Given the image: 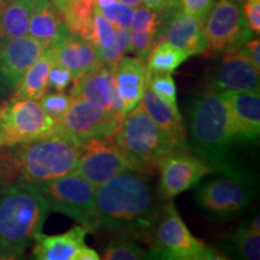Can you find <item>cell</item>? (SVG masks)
Masks as SVG:
<instances>
[{
    "label": "cell",
    "mask_w": 260,
    "mask_h": 260,
    "mask_svg": "<svg viewBox=\"0 0 260 260\" xmlns=\"http://www.w3.org/2000/svg\"><path fill=\"white\" fill-rule=\"evenodd\" d=\"M160 207L144 169L123 171L95 188L99 229L118 236L146 241Z\"/></svg>",
    "instance_id": "1"
},
{
    "label": "cell",
    "mask_w": 260,
    "mask_h": 260,
    "mask_svg": "<svg viewBox=\"0 0 260 260\" xmlns=\"http://www.w3.org/2000/svg\"><path fill=\"white\" fill-rule=\"evenodd\" d=\"M187 142L189 151L209 162L213 170L245 183H254L252 172L236 155V146L243 142L234 130L220 92L207 88L191 102Z\"/></svg>",
    "instance_id": "2"
},
{
    "label": "cell",
    "mask_w": 260,
    "mask_h": 260,
    "mask_svg": "<svg viewBox=\"0 0 260 260\" xmlns=\"http://www.w3.org/2000/svg\"><path fill=\"white\" fill-rule=\"evenodd\" d=\"M83 144L56 132L0 152V188L12 183L41 184L73 174Z\"/></svg>",
    "instance_id": "3"
},
{
    "label": "cell",
    "mask_w": 260,
    "mask_h": 260,
    "mask_svg": "<svg viewBox=\"0 0 260 260\" xmlns=\"http://www.w3.org/2000/svg\"><path fill=\"white\" fill-rule=\"evenodd\" d=\"M50 211L37 184L0 188V259L21 258L41 233Z\"/></svg>",
    "instance_id": "4"
},
{
    "label": "cell",
    "mask_w": 260,
    "mask_h": 260,
    "mask_svg": "<svg viewBox=\"0 0 260 260\" xmlns=\"http://www.w3.org/2000/svg\"><path fill=\"white\" fill-rule=\"evenodd\" d=\"M113 141L139 168L147 170L171 152L181 149L138 105L122 119Z\"/></svg>",
    "instance_id": "5"
},
{
    "label": "cell",
    "mask_w": 260,
    "mask_h": 260,
    "mask_svg": "<svg viewBox=\"0 0 260 260\" xmlns=\"http://www.w3.org/2000/svg\"><path fill=\"white\" fill-rule=\"evenodd\" d=\"M146 242L151 245L152 253L161 259H224V256H219L216 251L193 236L172 203L160 207Z\"/></svg>",
    "instance_id": "6"
},
{
    "label": "cell",
    "mask_w": 260,
    "mask_h": 260,
    "mask_svg": "<svg viewBox=\"0 0 260 260\" xmlns=\"http://www.w3.org/2000/svg\"><path fill=\"white\" fill-rule=\"evenodd\" d=\"M56 130L57 121L39 102L11 96L0 104V148L28 144Z\"/></svg>",
    "instance_id": "7"
},
{
    "label": "cell",
    "mask_w": 260,
    "mask_h": 260,
    "mask_svg": "<svg viewBox=\"0 0 260 260\" xmlns=\"http://www.w3.org/2000/svg\"><path fill=\"white\" fill-rule=\"evenodd\" d=\"M50 210L63 213L86 228L88 233L99 230L95 210V188L76 174L38 184Z\"/></svg>",
    "instance_id": "8"
},
{
    "label": "cell",
    "mask_w": 260,
    "mask_h": 260,
    "mask_svg": "<svg viewBox=\"0 0 260 260\" xmlns=\"http://www.w3.org/2000/svg\"><path fill=\"white\" fill-rule=\"evenodd\" d=\"M253 32L243 16L242 0H218L204 22L207 54H219L241 47Z\"/></svg>",
    "instance_id": "9"
},
{
    "label": "cell",
    "mask_w": 260,
    "mask_h": 260,
    "mask_svg": "<svg viewBox=\"0 0 260 260\" xmlns=\"http://www.w3.org/2000/svg\"><path fill=\"white\" fill-rule=\"evenodd\" d=\"M133 169L141 168L117 146L112 136H109L84 142L74 174L98 188L116 175Z\"/></svg>",
    "instance_id": "10"
},
{
    "label": "cell",
    "mask_w": 260,
    "mask_h": 260,
    "mask_svg": "<svg viewBox=\"0 0 260 260\" xmlns=\"http://www.w3.org/2000/svg\"><path fill=\"white\" fill-rule=\"evenodd\" d=\"M123 118L93 103L74 99L68 111L57 122V128L84 144L92 139L113 136Z\"/></svg>",
    "instance_id": "11"
},
{
    "label": "cell",
    "mask_w": 260,
    "mask_h": 260,
    "mask_svg": "<svg viewBox=\"0 0 260 260\" xmlns=\"http://www.w3.org/2000/svg\"><path fill=\"white\" fill-rule=\"evenodd\" d=\"M157 167L160 174L158 194L161 200L167 201L197 186L201 178L214 171L209 162L194 155L189 149L171 152Z\"/></svg>",
    "instance_id": "12"
},
{
    "label": "cell",
    "mask_w": 260,
    "mask_h": 260,
    "mask_svg": "<svg viewBox=\"0 0 260 260\" xmlns=\"http://www.w3.org/2000/svg\"><path fill=\"white\" fill-rule=\"evenodd\" d=\"M158 12L160 23L157 31V42L168 41L183 51L188 57L206 53L204 19L186 14L182 10L180 0H170Z\"/></svg>",
    "instance_id": "13"
},
{
    "label": "cell",
    "mask_w": 260,
    "mask_h": 260,
    "mask_svg": "<svg viewBox=\"0 0 260 260\" xmlns=\"http://www.w3.org/2000/svg\"><path fill=\"white\" fill-rule=\"evenodd\" d=\"M251 186L229 176L214 178L206 182L198 191V204L210 216L229 218L251 203Z\"/></svg>",
    "instance_id": "14"
},
{
    "label": "cell",
    "mask_w": 260,
    "mask_h": 260,
    "mask_svg": "<svg viewBox=\"0 0 260 260\" xmlns=\"http://www.w3.org/2000/svg\"><path fill=\"white\" fill-rule=\"evenodd\" d=\"M46 50L29 34L0 46V96H10L29 67Z\"/></svg>",
    "instance_id": "15"
},
{
    "label": "cell",
    "mask_w": 260,
    "mask_h": 260,
    "mask_svg": "<svg viewBox=\"0 0 260 260\" xmlns=\"http://www.w3.org/2000/svg\"><path fill=\"white\" fill-rule=\"evenodd\" d=\"M259 70L253 67L240 48L223 52L207 80V88L217 92H259Z\"/></svg>",
    "instance_id": "16"
},
{
    "label": "cell",
    "mask_w": 260,
    "mask_h": 260,
    "mask_svg": "<svg viewBox=\"0 0 260 260\" xmlns=\"http://www.w3.org/2000/svg\"><path fill=\"white\" fill-rule=\"evenodd\" d=\"M116 68L100 65L95 70L74 80L70 95L74 99L86 100L103 107L107 111L123 116V105L117 92Z\"/></svg>",
    "instance_id": "17"
},
{
    "label": "cell",
    "mask_w": 260,
    "mask_h": 260,
    "mask_svg": "<svg viewBox=\"0 0 260 260\" xmlns=\"http://www.w3.org/2000/svg\"><path fill=\"white\" fill-rule=\"evenodd\" d=\"M229 110L230 118L237 138L243 144L255 142L260 134L259 92H220Z\"/></svg>",
    "instance_id": "18"
},
{
    "label": "cell",
    "mask_w": 260,
    "mask_h": 260,
    "mask_svg": "<svg viewBox=\"0 0 260 260\" xmlns=\"http://www.w3.org/2000/svg\"><path fill=\"white\" fill-rule=\"evenodd\" d=\"M117 92L123 105V116L135 109L148 87L149 74L145 60L138 57H123L115 70Z\"/></svg>",
    "instance_id": "19"
},
{
    "label": "cell",
    "mask_w": 260,
    "mask_h": 260,
    "mask_svg": "<svg viewBox=\"0 0 260 260\" xmlns=\"http://www.w3.org/2000/svg\"><path fill=\"white\" fill-rule=\"evenodd\" d=\"M27 34L37 39L45 48H50L59 44L71 32L51 0H35Z\"/></svg>",
    "instance_id": "20"
},
{
    "label": "cell",
    "mask_w": 260,
    "mask_h": 260,
    "mask_svg": "<svg viewBox=\"0 0 260 260\" xmlns=\"http://www.w3.org/2000/svg\"><path fill=\"white\" fill-rule=\"evenodd\" d=\"M88 230L76 225L60 235L37 236L32 247V254L38 260H77L81 248L86 245L84 239Z\"/></svg>",
    "instance_id": "21"
},
{
    "label": "cell",
    "mask_w": 260,
    "mask_h": 260,
    "mask_svg": "<svg viewBox=\"0 0 260 260\" xmlns=\"http://www.w3.org/2000/svg\"><path fill=\"white\" fill-rule=\"evenodd\" d=\"M139 105L151 117L155 124L160 126L170 136L178 148L189 149L186 130H184L183 121H182V116L178 109H174L171 105H169L161 98L152 92L148 87L144 92Z\"/></svg>",
    "instance_id": "22"
},
{
    "label": "cell",
    "mask_w": 260,
    "mask_h": 260,
    "mask_svg": "<svg viewBox=\"0 0 260 260\" xmlns=\"http://www.w3.org/2000/svg\"><path fill=\"white\" fill-rule=\"evenodd\" d=\"M54 64L56 60H54L53 47L46 48L37 61H34L25 71L11 96L39 102L47 92L48 74Z\"/></svg>",
    "instance_id": "23"
},
{
    "label": "cell",
    "mask_w": 260,
    "mask_h": 260,
    "mask_svg": "<svg viewBox=\"0 0 260 260\" xmlns=\"http://www.w3.org/2000/svg\"><path fill=\"white\" fill-rule=\"evenodd\" d=\"M35 0H6L0 4V46L28 32Z\"/></svg>",
    "instance_id": "24"
},
{
    "label": "cell",
    "mask_w": 260,
    "mask_h": 260,
    "mask_svg": "<svg viewBox=\"0 0 260 260\" xmlns=\"http://www.w3.org/2000/svg\"><path fill=\"white\" fill-rule=\"evenodd\" d=\"M225 248L236 258L258 260L260 258L259 216L243 223L233 234L228 235Z\"/></svg>",
    "instance_id": "25"
},
{
    "label": "cell",
    "mask_w": 260,
    "mask_h": 260,
    "mask_svg": "<svg viewBox=\"0 0 260 260\" xmlns=\"http://www.w3.org/2000/svg\"><path fill=\"white\" fill-rule=\"evenodd\" d=\"M180 48L172 46L168 41L155 42L148 56L146 57V68L149 74H172L188 59Z\"/></svg>",
    "instance_id": "26"
},
{
    "label": "cell",
    "mask_w": 260,
    "mask_h": 260,
    "mask_svg": "<svg viewBox=\"0 0 260 260\" xmlns=\"http://www.w3.org/2000/svg\"><path fill=\"white\" fill-rule=\"evenodd\" d=\"M126 52H130V30L128 28H117L111 44L98 52L96 56L100 65L116 68Z\"/></svg>",
    "instance_id": "27"
},
{
    "label": "cell",
    "mask_w": 260,
    "mask_h": 260,
    "mask_svg": "<svg viewBox=\"0 0 260 260\" xmlns=\"http://www.w3.org/2000/svg\"><path fill=\"white\" fill-rule=\"evenodd\" d=\"M149 258L141 247L130 240V237L118 236L109 243L104 252L103 259L105 260H139Z\"/></svg>",
    "instance_id": "28"
},
{
    "label": "cell",
    "mask_w": 260,
    "mask_h": 260,
    "mask_svg": "<svg viewBox=\"0 0 260 260\" xmlns=\"http://www.w3.org/2000/svg\"><path fill=\"white\" fill-rule=\"evenodd\" d=\"M116 27L107 19L105 16L100 14V11L94 6L92 18V30H90L89 42L98 52L103 51L111 44L116 34Z\"/></svg>",
    "instance_id": "29"
},
{
    "label": "cell",
    "mask_w": 260,
    "mask_h": 260,
    "mask_svg": "<svg viewBox=\"0 0 260 260\" xmlns=\"http://www.w3.org/2000/svg\"><path fill=\"white\" fill-rule=\"evenodd\" d=\"M148 88L174 109H178L176 84H175L171 74H149Z\"/></svg>",
    "instance_id": "30"
},
{
    "label": "cell",
    "mask_w": 260,
    "mask_h": 260,
    "mask_svg": "<svg viewBox=\"0 0 260 260\" xmlns=\"http://www.w3.org/2000/svg\"><path fill=\"white\" fill-rule=\"evenodd\" d=\"M74 98L70 94H65L64 92H52L45 93L44 96L39 100L44 111L48 116L52 117L54 121H59L65 112L68 111Z\"/></svg>",
    "instance_id": "31"
},
{
    "label": "cell",
    "mask_w": 260,
    "mask_h": 260,
    "mask_svg": "<svg viewBox=\"0 0 260 260\" xmlns=\"http://www.w3.org/2000/svg\"><path fill=\"white\" fill-rule=\"evenodd\" d=\"M160 18L159 12L146 6L141 5L135 8L134 15H133L132 24H130V31H148L157 35Z\"/></svg>",
    "instance_id": "32"
},
{
    "label": "cell",
    "mask_w": 260,
    "mask_h": 260,
    "mask_svg": "<svg viewBox=\"0 0 260 260\" xmlns=\"http://www.w3.org/2000/svg\"><path fill=\"white\" fill-rule=\"evenodd\" d=\"M100 14L105 16L116 28H128L132 24L133 15H134L135 8L129 6L123 3H116V4L104 6V8H96Z\"/></svg>",
    "instance_id": "33"
},
{
    "label": "cell",
    "mask_w": 260,
    "mask_h": 260,
    "mask_svg": "<svg viewBox=\"0 0 260 260\" xmlns=\"http://www.w3.org/2000/svg\"><path fill=\"white\" fill-rule=\"evenodd\" d=\"M157 42V35L148 31H130V52L135 57L146 60V57L151 52Z\"/></svg>",
    "instance_id": "34"
},
{
    "label": "cell",
    "mask_w": 260,
    "mask_h": 260,
    "mask_svg": "<svg viewBox=\"0 0 260 260\" xmlns=\"http://www.w3.org/2000/svg\"><path fill=\"white\" fill-rule=\"evenodd\" d=\"M71 82H74L73 74L67 68L59 64H54L48 74V88L54 89L56 92H63Z\"/></svg>",
    "instance_id": "35"
},
{
    "label": "cell",
    "mask_w": 260,
    "mask_h": 260,
    "mask_svg": "<svg viewBox=\"0 0 260 260\" xmlns=\"http://www.w3.org/2000/svg\"><path fill=\"white\" fill-rule=\"evenodd\" d=\"M182 10L194 17L204 19L216 4L214 0H180Z\"/></svg>",
    "instance_id": "36"
},
{
    "label": "cell",
    "mask_w": 260,
    "mask_h": 260,
    "mask_svg": "<svg viewBox=\"0 0 260 260\" xmlns=\"http://www.w3.org/2000/svg\"><path fill=\"white\" fill-rule=\"evenodd\" d=\"M243 16L254 34L260 32V0H242Z\"/></svg>",
    "instance_id": "37"
},
{
    "label": "cell",
    "mask_w": 260,
    "mask_h": 260,
    "mask_svg": "<svg viewBox=\"0 0 260 260\" xmlns=\"http://www.w3.org/2000/svg\"><path fill=\"white\" fill-rule=\"evenodd\" d=\"M240 51L242 52L245 56L248 58L249 61L253 64V67L255 68L256 70L260 71V41L259 39H251L245 44L242 45L241 47H239Z\"/></svg>",
    "instance_id": "38"
},
{
    "label": "cell",
    "mask_w": 260,
    "mask_h": 260,
    "mask_svg": "<svg viewBox=\"0 0 260 260\" xmlns=\"http://www.w3.org/2000/svg\"><path fill=\"white\" fill-rule=\"evenodd\" d=\"M100 256L94 249L89 248L88 246L84 245L77 255V260H99Z\"/></svg>",
    "instance_id": "39"
},
{
    "label": "cell",
    "mask_w": 260,
    "mask_h": 260,
    "mask_svg": "<svg viewBox=\"0 0 260 260\" xmlns=\"http://www.w3.org/2000/svg\"><path fill=\"white\" fill-rule=\"evenodd\" d=\"M170 0H141V4L146 6V8H149L152 10H155V11H159L162 8H165Z\"/></svg>",
    "instance_id": "40"
},
{
    "label": "cell",
    "mask_w": 260,
    "mask_h": 260,
    "mask_svg": "<svg viewBox=\"0 0 260 260\" xmlns=\"http://www.w3.org/2000/svg\"><path fill=\"white\" fill-rule=\"evenodd\" d=\"M121 0H94V6L95 8H104V6H109L116 3H119Z\"/></svg>",
    "instance_id": "41"
},
{
    "label": "cell",
    "mask_w": 260,
    "mask_h": 260,
    "mask_svg": "<svg viewBox=\"0 0 260 260\" xmlns=\"http://www.w3.org/2000/svg\"><path fill=\"white\" fill-rule=\"evenodd\" d=\"M123 4H126L129 6H133V8H138V6H141V0H121Z\"/></svg>",
    "instance_id": "42"
},
{
    "label": "cell",
    "mask_w": 260,
    "mask_h": 260,
    "mask_svg": "<svg viewBox=\"0 0 260 260\" xmlns=\"http://www.w3.org/2000/svg\"><path fill=\"white\" fill-rule=\"evenodd\" d=\"M4 2H6V0H0V4H3Z\"/></svg>",
    "instance_id": "43"
}]
</instances>
